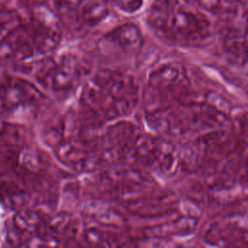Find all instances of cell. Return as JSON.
I'll return each instance as SVG.
<instances>
[{
    "instance_id": "277c9868",
    "label": "cell",
    "mask_w": 248,
    "mask_h": 248,
    "mask_svg": "<svg viewBox=\"0 0 248 248\" xmlns=\"http://www.w3.org/2000/svg\"><path fill=\"white\" fill-rule=\"evenodd\" d=\"M171 11V0H154L149 12V20L153 26L163 28Z\"/></svg>"
},
{
    "instance_id": "9c48e42d",
    "label": "cell",
    "mask_w": 248,
    "mask_h": 248,
    "mask_svg": "<svg viewBox=\"0 0 248 248\" xmlns=\"http://www.w3.org/2000/svg\"><path fill=\"white\" fill-rule=\"evenodd\" d=\"M223 3V4H226V5H229V6H232V5H235L239 2V0H219V3Z\"/></svg>"
},
{
    "instance_id": "52a82bcc",
    "label": "cell",
    "mask_w": 248,
    "mask_h": 248,
    "mask_svg": "<svg viewBox=\"0 0 248 248\" xmlns=\"http://www.w3.org/2000/svg\"><path fill=\"white\" fill-rule=\"evenodd\" d=\"M83 0H57L58 6L66 10H75L80 6Z\"/></svg>"
},
{
    "instance_id": "3957f363",
    "label": "cell",
    "mask_w": 248,
    "mask_h": 248,
    "mask_svg": "<svg viewBox=\"0 0 248 248\" xmlns=\"http://www.w3.org/2000/svg\"><path fill=\"white\" fill-rule=\"evenodd\" d=\"M108 39L122 49L131 51L140 47L142 42V35L138 26L128 23L112 30L108 34Z\"/></svg>"
},
{
    "instance_id": "7a4b0ae2",
    "label": "cell",
    "mask_w": 248,
    "mask_h": 248,
    "mask_svg": "<svg viewBox=\"0 0 248 248\" xmlns=\"http://www.w3.org/2000/svg\"><path fill=\"white\" fill-rule=\"evenodd\" d=\"M177 40L193 41L202 38L207 29V23L197 14L184 8L172 10L165 25Z\"/></svg>"
},
{
    "instance_id": "ba28073f",
    "label": "cell",
    "mask_w": 248,
    "mask_h": 248,
    "mask_svg": "<svg viewBox=\"0 0 248 248\" xmlns=\"http://www.w3.org/2000/svg\"><path fill=\"white\" fill-rule=\"evenodd\" d=\"M198 2L207 10H214L218 5L219 0H198Z\"/></svg>"
},
{
    "instance_id": "6da1fadb",
    "label": "cell",
    "mask_w": 248,
    "mask_h": 248,
    "mask_svg": "<svg viewBox=\"0 0 248 248\" xmlns=\"http://www.w3.org/2000/svg\"><path fill=\"white\" fill-rule=\"evenodd\" d=\"M87 99L96 103L104 117L114 118L130 112L137 100V86L131 77L108 73L89 84Z\"/></svg>"
},
{
    "instance_id": "8992f818",
    "label": "cell",
    "mask_w": 248,
    "mask_h": 248,
    "mask_svg": "<svg viewBox=\"0 0 248 248\" xmlns=\"http://www.w3.org/2000/svg\"><path fill=\"white\" fill-rule=\"evenodd\" d=\"M114 2L122 11L127 13L136 12L142 4V0H114Z\"/></svg>"
},
{
    "instance_id": "5b68a950",
    "label": "cell",
    "mask_w": 248,
    "mask_h": 248,
    "mask_svg": "<svg viewBox=\"0 0 248 248\" xmlns=\"http://www.w3.org/2000/svg\"><path fill=\"white\" fill-rule=\"evenodd\" d=\"M81 14L85 22L94 25L107 17L108 9L102 2H91L83 8Z\"/></svg>"
}]
</instances>
